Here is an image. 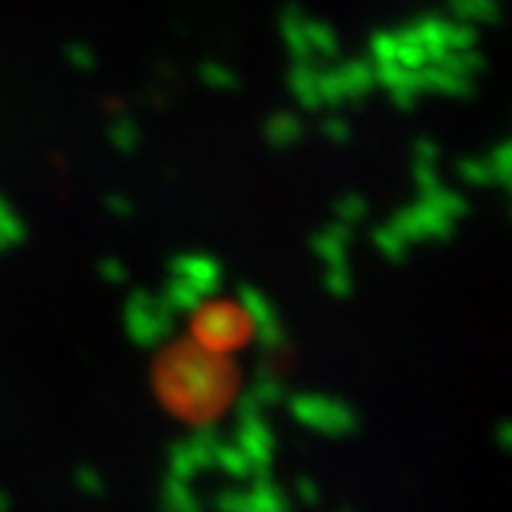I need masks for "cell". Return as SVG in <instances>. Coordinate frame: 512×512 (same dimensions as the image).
Wrapping results in <instances>:
<instances>
[{"instance_id":"1","label":"cell","mask_w":512,"mask_h":512,"mask_svg":"<svg viewBox=\"0 0 512 512\" xmlns=\"http://www.w3.org/2000/svg\"><path fill=\"white\" fill-rule=\"evenodd\" d=\"M127 321H130V331L139 343H152L167 331V324H170V300L164 306L152 297H139L130 303Z\"/></svg>"}]
</instances>
